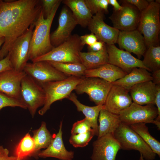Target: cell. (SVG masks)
<instances>
[{
	"label": "cell",
	"mask_w": 160,
	"mask_h": 160,
	"mask_svg": "<svg viewBox=\"0 0 160 160\" xmlns=\"http://www.w3.org/2000/svg\"><path fill=\"white\" fill-rule=\"evenodd\" d=\"M94 135V132L92 129L85 133L71 135L69 141L75 148L83 147L88 144Z\"/></svg>",
	"instance_id": "d6a6232c"
},
{
	"label": "cell",
	"mask_w": 160,
	"mask_h": 160,
	"mask_svg": "<svg viewBox=\"0 0 160 160\" xmlns=\"http://www.w3.org/2000/svg\"><path fill=\"white\" fill-rule=\"evenodd\" d=\"M99 138L108 133H113L121 123L119 115L113 113L105 109L100 111L99 115Z\"/></svg>",
	"instance_id": "484cf974"
},
{
	"label": "cell",
	"mask_w": 160,
	"mask_h": 160,
	"mask_svg": "<svg viewBox=\"0 0 160 160\" xmlns=\"http://www.w3.org/2000/svg\"><path fill=\"white\" fill-rule=\"evenodd\" d=\"M80 38L81 44L84 46L85 44L90 46L98 40L95 35L92 33L80 36Z\"/></svg>",
	"instance_id": "f35d334b"
},
{
	"label": "cell",
	"mask_w": 160,
	"mask_h": 160,
	"mask_svg": "<svg viewBox=\"0 0 160 160\" xmlns=\"http://www.w3.org/2000/svg\"><path fill=\"white\" fill-rule=\"evenodd\" d=\"M5 38L4 37L0 38V48L5 41Z\"/></svg>",
	"instance_id": "bcb514c9"
},
{
	"label": "cell",
	"mask_w": 160,
	"mask_h": 160,
	"mask_svg": "<svg viewBox=\"0 0 160 160\" xmlns=\"http://www.w3.org/2000/svg\"><path fill=\"white\" fill-rule=\"evenodd\" d=\"M152 81L156 85L160 84V70L152 72Z\"/></svg>",
	"instance_id": "ee69618b"
},
{
	"label": "cell",
	"mask_w": 160,
	"mask_h": 160,
	"mask_svg": "<svg viewBox=\"0 0 160 160\" xmlns=\"http://www.w3.org/2000/svg\"><path fill=\"white\" fill-rule=\"evenodd\" d=\"M92 160H116L117 153L121 149L113 133H108L99 138L92 144Z\"/></svg>",
	"instance_id": "9a60e30c"
},
{
	"label": "cell",
	"mask_w": 160,
	"mask_h": 160,
	"mask_svg": "<svg viewBox=\"0 0 160 160\" xmlns=\"http://www.w3.org/2000/svg\"><path fill=\"white\" fill-rule=\"evenodd\" d=\"M120 1L133 5L140 12L146 9L149 4L147 0H123Z\"/></svg>",
	"instance_id": "74e56055"
},
{
	"label": "cell",
	"mask_w": 160,
	"mask_h": 160,
	"mask_svg": "<svg viewBox=\"0 0 160 160\" xmlns=\"http://www.w3.org/2000/svg\"><path fill=\"white\" fill-rule=\"evenodd\" d=\"M157 91L156 94L155 105L157 108L158 114L155 120L158 122H160V84L157 85Z\"/></svg>",
	"instance_id": "b9f144b4"
},
{
	"label": "cell",
	"mask_w": 160,
	"mask_h": 160,
	"mask_svg": "<svg viewBox=\"0 0 160 160\" xmlns=\"http://www.w3.org/2000/svg\"><path fill=\"white\" fill-rule=\"evenodd\" d=\"M60 1V0H41L42 8L45 18L50 15L55 6Z\"/></svg>",
	"instance_id": "8d00e7d4"
},
{
	"label": "cell",
	"mask_w": 160,
	"mask_h": 160,
	"mask_svg": "<svg viewBox=\"0 0 160 160\" xmlns=\"http://www.w3.org/2000/svg\"><path fill=\"white\" fill-rule=\"evenodd\" d=\"M142 61L148 71L153 72L160 70V46H151L147 48Z\"/></svg>",
	"instance_id": "f546056e"
},
{
	"label": "cell",
	"mask_w": 160,
	"mask_h": 160,
	"mask_svg": "<svg viewBox=\"0 0 160 160\" xmlns=\"http://www.w3.org/2000/svg\"><path fill=\"white\" fill-rule=\"evenodd\" d=\"M50 64L62 73L69 76H84L86 69L81 63H62L47 61Z\"/></svg>",
	"instance_id": "4dcf8cb0"
},
{
	"label": "cell",
	"mask_w": 160,
	"mask_h": 160,
	"mask_svg": "<svg viewBox=\"0 0 160 160\" xmlns=\"http://www.w3.org/2000/svg\"><path fill=\"white\" fill-rule=\"evenodd\" d=\"M158 114L157 108L154 105H140L132 103L119 115L121 122L128 125L139 123L155 124L160 129V122L155 120Z\"/></svg>",
	"instance_id": "ba28073f"
},
{
	"label": "cell",
	"mask_w": 160,
	"mask_h": 160,
	"mask_svg": "<svg viewBox=\"0 0 160 160\" xmlns=\"http://www.w3.org/2000/svg\"><path fill=\"white\" fill-rule=\"evenodd\" d=\"M116 43L121 49L133 53L139 59L143 56L147 49L143 36L137 29L119 31Z\"/></svg>",
	"instance_id": "e0dca14e"
},
{
	"label": "cell",
	"mask_w": 160,
	"mask_h": 160,
	"mask_svg": "<svg viewBox=\"0 0 160 160\" xmlns=\"http://www.w3.org/2000/svg\"><path fill=\"white\" fill-rule=\"evenodd\" d=\"M17 160H22L20 158H19L17 157Z\"/></svg>",
	"instance_id": "c3c4849f"
},
{
	"label": "cell",
	"mask_w": 160,
	"mask_h": 160,
	"mask_svg": "<svg viewBox=\"0 0 160 160\" xmlns=\"http://www.w3.org/2000/svg\"><path fill=\"white\" fill-rule=\"evenodd\" d=\"M108 4L113 6L114 11H116L121 10L122 7L118 3L116 0H108Z\"/></svg>",
	"instance_id": "f6af8a7d"
},
{
	"label": "cell",
	"mask_w": 160,
	"mask_h": 160,
	"mask_svg": "<svg viewBox=\"0 0 160 160\" xmlns=\"http://www.w3.org/2000/svg\"><path fill=\"white\" fill-rule=\"evenodd\" d=\"M121 149L139 151L145 160H153L156 154L130 126L121 122L113 133Z\"/></svg>",
	"instance_id": "8992f818"
},
{
	"label": "cell",
	"mask_w": 160,
	"mask_h": 160,
	"mask_svg": "<svg viewBox=\"0 0 160 160\" xmlns=\"http://www.w3.org/2000/svg\"><path fill=\"white\" fill-rule=\"evenodd\" d=\"M7 107H17L27 109L20 100L12 98L0 92V110Z\"/></svg>",
	"instance_id": "e575fe53"
},
{
	"label": "cell",
	"mask_w": 160,
	"mask_h": 160,
	"mask_svg": "<svg viewBox=\"0 0 160 160\" xmlns=\"http://www.w3.org/2000/svg\"><path fill=\"white\" fill-rule=\"evenodd\" d=\"M13 69L9 60V53L4 59L0 60V73Z\"/></svg>",
	"instance_id": "ab89813d"
},
{
	"label": "cell",
	"mask_w": 160,
	"mask_h": 160,
	"mask_svg": "<svg viewBox=\"0 0 160 160\" xmlns=\"http://www.w3.org/2000/svg\"><path fill=\"white\" fill-rule=\"evenodd\" d=\"M85 1L93 15L99 12H108V0H85Z\"/></svg>",
	"instance_id": "836d02e7"
},
{
	"label": "cell",
	"mask_w": 160,
	"mask_h": 160,
	"mask_svg": "<svg viewBox=\"0 0 160 160\" xmlns=\"http://www.w3.org/2000/svg\"><path fill=\"white\" fill-rule=\"evenodd\" d=\"M81 63L86 70L99 68L108 63V56L106 44L103 49L97 52L80 53Z\"/></svg>",
	"instance_id": "4316f807"
},
{
	"label": "cell",
	"mask_w": 160,
	"mask_h": 160,
	"mask_svg": "<svg viewBox=\"0 0 160 160\" xmlns=\"http://www.w3.org/2000/svg\"><path fill=\"white\" fill-rule=\"evenodd\" d=\"M92 129L89 121L86 118L74 123L71 130V135L86 132Z\"/></svg>",
	"instance_id": "d590c367"
},
{
	"label": "cell",
	"mask_w": 160,
	"mask_h": 160,
	"mask_svg": "<svg viewBox=\"0 0 160 160\" xmlns=\"http://www.w3.org/2000/svg\"><path fill=\"white\" fill-rule=\"evenodd\" d=\"M77 24L71 12L67 6L63 7L59 17L58 26L50 34V41L53 47H56L66 41Z\"/></svg>",
	"instance_id": "4fadbf2b"
},
{
	"label": "cell",
	"mask_w": 160,
	"mask_h": 160,
	"mask_svg": "<svg viewBox=\"0 0 160 160\" xmlns=\"http://www.w3.org/2000/svg\"><path fill=\"white\" fill-rule=\"evenodd\" d=\"M41 9V0H0V38L5 39L0 49V60L7 56L16 40L35 23Z\"/></svg>",
	"instance_id": "6da1fadb"
},
{
	"label": "cell",
	"mask_w": 160,
	"mask_h": 160,
	"mask_svg": "<svg viewBox=\"0 0 160 160\" xmlns=\"http://www.w3.org/2000/svg\"><path fill=\"white\" fill-rule=\"evenodd\" d=\"M35 144L32 137L27 133L16 145L14 150L15 156L22 160L34 154Z\"/></svg>",
	"instance_id": "1f68e13d"
},
{
	"label": "cell",
	"mask_w": 160,
	"mask_h": 160,
	"mask_svg": "<svg viewBox=\"0 0 160 160\" xmlns=\"http://www.w3.org/2000/svg\"><path fill=\"white\" fill-rule=\"evenodd\" d=\"M26 75L24 71L13 69L0 73V92L20 100L21 82Z\"/></svg>",
	"instance_id": "d6986e66"
},
{
	"label": "cell",
	"mask_w": 160,
	"mask_h": 160,
	"mask_svg": "<svg viewBox=\"0 0 160 160\" xmlns=\"http://www.w3.org/2000/svg\"><path fill=\"white\" fill-rule=\"evenodd\" d=\"M127 74L119 68L108 63L95 69L86 70L84 76L98 77L112 83Z\"/></svg>",
	"instance_id": "7402d4cb"
},
{
	"label": "cell",
	"mask_w": 160,
	"mask_h": 160,
	"mask_svg": "<svg viewBox=\"0 0 160 160\" xmlns=\"http://www.w3.org/2000/svg\"><path fill=\"white\" fill-rule=\"evenodd\" d=\"M149 146L152 151L160 157V143L149 133L148 128L143 123L133 124L129 125Z\"/></svg>",
	"instance_id": "83f0119b"
},
{
	"label": "cell",
	"mask_w": 160,
	"mask_h": 160,
	"mask_svg": "<svg viewBox=\"0 0 160 160\" xmlns=\"http://www.w3.org/2000/svg\"><path fill=\"white\" fill-rule=\"evenodd\" d=\"M71 101L76 105L78 111L81 112L85 116V118L89 121L95 135L98 136L99 126L97 119L101 110L105 109L104 105H96L89 106L84 105L77 99V97L74 93H71L67 98Z\"/></svg>",
	"instance_id": "603a6c76"
},
{
	"label": "cell",
	"mask_w": 160,
	"mask_h": 160,
	"mask_svg": "<svg viewBox=\"0 0 160 160\" xmlns=\"http://www.w3.org/2000/svg\"><path fill=\"white\" fill-rule=\"evenodd\" d=\"M129 90L133 103L140 105H155L156 86L152 81L137 84Z\"/></svg>",
	"instance_id": "44dd1931"
},
{
	"label": "cell",
	"mask_w": 160,
	"mask_h": 160,
	"mask_svg": "<svg viewBox=\"0 0 160 160\" xmlns=\"http://www.w3.org/2000/svg\"><path fill=\"white\" fill-rule=\"evenodd\" d=\"M32 132V137L35 144L34 154L41 149L46 148L51 143L53 137L47 129L46 123L44 121L42 122L38 129L33 130Z\"/></svg>",
	"instance_id": "f1b7e54d"
},
{
	"label": "cell",
	"mask_w": 160,
	"mask_h": 160,
	"mask_svg": "<svg viewBox=\"0 0 160 160\" xmlns=\"http://www.w3.org/2000/svg\"><path fill=\"white\" fill-rule=\"evenodd\" d=\"M152 74L145 69L135 67L123 77L112 83L113 85L124 87L129 90L133 86L144 82L152 81Z\"/></svg>",
	"instance_id": "d4e9b609"
},
{
	"label": "cell",
	"mask_w": 160,
	"mask_h": 160,
	"mask_svg": "<svg viewBox=\"0 0 160 160\" xmlns=\"http://www.w3.org/2000/svg\"><path fill=\"white\" fill-rule=\"evenodd\" d=\"M45 95L41 85L26 75L21 84L20 100L33 118L37 109L44 103Z\"/></svg>",
	"instance_id": "52a82bcc"
},
{
	"label": "cell",
	"mask_w": 160,
	"mask_h": 160,
	"mask_svg": "<svg viewBox=\"0 0 160 160\" xmlns=\"http://www.w3.org/2000/svg\"><path fill=\"white\" fill-rule=\"evenodd\" d=\"M122 9L113 11L109 18L113 23V27L119 31H128L137 28L140 13L135 6L122 2Z\"/></svg>",
	"instance_id": "7c38bea8"
},
{
	"label": "cell",
	"mask_w": 160,
	"mask_h": 160,
	"mask_svg": "<svg viewBox=\"0 0 160 160\" xmlns=\"http://www.w3.org/2000/svg\"><path fill=\"white\" fill-rule=\"evenodd\" d=\"M112 83L96 77H84L76 87L78 94H87L96 105H104Z\"/></svg>",
	"instance_id": "9c48e42d"
},
{
	"label": "cell",
	"mask_w": 160,
	"mask_h": 160,
	"mask_svg": "<svg viewBox=\"0 0 160 160\" xmlns=\"http://www.w3.org/2000/svg\"><path fill=\"white\" fill-rule=\"evenodd\" d=\"M15 156H9V151L7 148L0 145V160H17Z\"/></svg>",
	"instance_id": "60d3db41"
},
{
	"label": "cell",
	"mask_w": 160,
	"mask_h": 160,
	"mask_svg": "<svg viewBox=\"0 0 160 160\" xmlns=\"http://www.w3.org/2000/svg\"><path fill=\"white\" fill-rule=\"evenodd\" d=\"M23 71L40 84L63 80L69 76L58 70L47 61L27 63Z\"/></svg>",
	"instance_id": "8fae6325"
},
{
	"label": "cell",
	"mask_w": 160,
	"mask_h": 160,
	"mask_svg": "<svg viewBox=\"0 0 160 160\" xmlns=\"http://www.w3.org/2000/svg\"><path fill=\"white\" fill-rule=\"evenodd\" d=\"M62 1L60 0L56 4L46 18L42 8L35 22L29 51V59L31 61L49 52L54 48L50 41V30L53 19Z\"/></svg>",
	"instance_id": "7a4b0ae2"
},
{
	"label": "cell",
	"mask_w": 160,
	"mask_h": 160,
	"mask_svg": "<svg viewBox=\"0 0 160 160\" xmlns=\"http://www.w3.org/2000/svg\"><path fill=\"white\" fill-rule=\"evenodd\" d=\"M160 4L153 0L141 12L137 29L144 39L147 48L159 45Z\"/></svg>",
	"instance_id": "3957f363"
},
{
	"label": "cell",
	"mask_w": 160,
	"mask_h": 160,
	"mask_svg": "<svg viewBox=\"0 0 160 160\" xmlns=\"http://www.w3.org/2000/svg\"><path fill=\"white\" fill-rule=\"evenodd\" d=\"M129 90L121 86L113 85L104 104L105 109L119 115L132 103Z\"/></svg>",
	"instance_id": "ac0fdd59"
},
{
	"label": "cell",
	"mask_w": 160,
	"mask_h": 160,
	"mask_svg": "<svg viewBox=\"0 0 160 160\" xmlns=\"http://www.w3.org/2000/svg\"><path fill=\"white\" fill-rule=\"evenodd\" d=\"M63 4L69 7L77 22L82 27L86 28L93 15L87 7L85 0H64Z\"/></svg>",
	"instance_id": "cb8c5ba5"
},
{
	"label": "cell",
	"mask_w": 160,
	"mask_h": 160,
	"mask_svg": "<svg viewBox=\"0 0 160 160\" xmlns=\"http://www.w3.org/2000/svg\"><path fill=\"white\" fill-rule=\"evenodd\" d=\"M84 46L80 36L76 34L71 35L66 41L32 62L52 61L62 63H81L80 53Z\"/></svg>",
	"instance_id": "277c9868"
},
{
	"label": "cell",
	"mask_w": 160,
	"mask_h": 160,
	"mask_svg": "<svg viewBox=\"0 0 160 160\" xmlns=\"http://www.w3.org/2000/svg\"><path fill=\"white\" fill-rule=\"evenodd\" d=\"M34 26V23L31 24L26 31L16 40L9 53L12 68L15 70L23 71L29 60L30 43Z\"/></svg>",
	"instance_id": "30bf717a"
},
{
	"label": "cell",
	"mask_w": 160,
	"mask_h": 160,
	"mask_svg": "<svg viewBox=\"0 0 160 160\" xmlns=\"http://www.w3.org/2000/svg\"><path fill=\"white\" fill-rule=\"evenodd\" d=\"M105 44L101 41H97L92 45L88 46V49L89 52H97L102 50Z\"/></svg>",
	"instance_id": "7bdbcfd3"
},
{
	"label": "cell",
	"mask_w": 160,
	"mask_h": 160,
	"mask_svg": "<svg viewBox=\"0 0 160 160\" xmlns=\"http://www.w3.org/2000/svg\"><path fill=\"white\" fill-rule=\"evenodd\" d=\"M85 77L70 76L61 80L49 82L40 84L45 95L44 103L38 111L39 114L44 115L55 102L68 98L71 92Z\"/></svg>",
	"instance_id": "5b68a950"
},
{
	"label": "cell",
	"mask_w": 160,
	"mask_h": 160,
	"mask_svg": "<svg viewBox=\"0 0 160 160\" xmlns=\"http://www.w3.org/2000/svg\"><path fill=\"white\" fill-rule=\"evenodd\" d=\"M106 46L108 56V63L119 68L127 73L135 67L147 70L141 60L135 57L129 52L119 49L114 44H106Z\"/></svg>",
	"instance_id": "5bb4252c"
},
{
	"label": "cell",
	"mask_w": 160,
	"mask_h": 160,
	"mask_svg": "<svg viewBox=\"0 0 160 160\" xmlns=\"http://www.w3.org/2000/svg\"><path fill=\"white\" fill-rule=\"evenodd\" d=\"M63 121L60 122L58 133L55 135L49 145L44 150L38 153V156L46 158L53 157L61 160H72L74 152L67 151L65 147L62 138Z\"/></svg>",
	"instance_id": "ffe728a7"
},
{
	"label": "cell",
	"mask_w": 160,
	"mask_h": 160,
	"mask_svg": "<svg viewBox=\"0 0 160 160\" xmlns=\"http://www.w3.org/2000/svg\"><path fill=\"white\" fill-rule=\"evenodd\" d=\"M104 14L103 12H99L93 15L87 27L99 41L108 45L115 44L119 31L105 23Z\"/></svg>",
	"instance_id": "2e32d148"
},
{
	"label": "cell",
	"mask_w": 160,
	"mask_h": 160,
	"mask_svg": "<svg viewBox=\"0 0 160 160\" xmlns=\"http://www.w3.org/2000/svg\"><path fill=\"white\" fill-rule=\"evenodd\" d=\"M139 160H145L142 156V155L140 154V157Z\"/></svg>",
	"instance_id": "7dc6e473"
}]
</instances>
